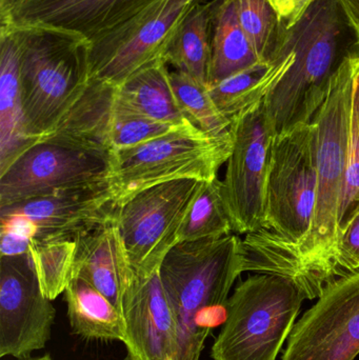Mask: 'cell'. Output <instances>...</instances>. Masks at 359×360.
<instances>
[{"label": "cell", "mask_w": 359, "mask_h": 360, "mask_svg": "<svg viewBox=\"0 0 359 360\" xmlns=\"http://www.w3.org/2000/svg\"><path fill=\"white\" fill-rule=\"evenodd\" d=\"M31 240L12 233L0 232L1 256H17L27 253Z\"/></svg>", "instance_id": "31"}, {"label": "cell", "mask_w": 359, "mask_h": 360, "mask_svg": "<svg viewBox=\"0 0 359 360\" xmlns=\"http://www.w3.org/2000/svg\"><path fill=\"white\" fill-rule=\"evenodd\" d=\"M0 222H1L0 232L12 233V234L30 239V240L37 236V224L22 214L0 215Z\"/></svg>", "instance_id": "30"}, {"label": "cell", "mask_w": 359, "mask_h": 360, "mask_svg": "<svg viewBox=\"0 0 359 360\" xmlns=\"http://www.w3.org/2000/svg\"><path fill=\"white\" fill-rule=\"evenodd\" d=\"M233 232L231 218L218 179L202 182L179 231V243L221 238Z\"/></svg>", "instance_id": "23"}, {"label": "cell", "mask_w": 359, "mask_h": 360, "mask_svg": "<svg viewBox=\"0 0 359 360\" xmlns=\"http://www.w3.org/2000/svg\"><path fill=\"white\" fill-rule=\"evenodd\" d=\"M359 52H348L332 76L324 103L312 122L316 130V191L313 224L299 245L270 230L242 240L247 270L294 281L307 300H315L334 281L339 218L351 141L352 110Z\"/></svg>", "instance_id": "1"}, {"label": "cell", "mask_w": 359, "mask_h": 360, "mask_svg": "<svg viewBox=\"0 0 359 360\" xmlns=\"http://www.w3.org/2000/svg\"><path fill=\"white\" fill-rule=\"evenodd\" d=\"M202 182L183 179L135 193L116 205L113 217L133 271H159L167 254L179 243V231Z\"/></svg>", "instance_id": "8"}, {"label": "cell", "mask_w": 359, "mask_h": 360, "mask_svg": "<svg viewBox=\"0 0 359 360\" xmlns=\"http://www.w3.org/2000/svg\"><path fill=\"white\" fill-rule=\"evenodd\" d=\"M316 130L299 124L272 141L266 184V230L299 245L311 231L315 212Z\"/></svg>", "instance_id": "7"}, {"label": "cell", "mask_w": 359, "mask_h": 360, "mask_svg": "<svg viewBox=\"0 0 359 360\" xmlns=\"http://www.w3.org/2000/svg\"><path fill=\"white\" fill-rule=\"evenodd\" d=\"M212 1L192 2L171 35L164 60L208 86Z\"/></svg>", "instance_id": "20"}, {"label": "cell", "mask_w": 359, "mask_h": 360, "mask_svg": "<svg viewBox=\"0 0 359 360\" xmlns=\"http://www.w3.org/2000/svg\"><path fill=\"white\" fill-rule=\"evenodd\" d=\"M155 0H13L0 1V25H40L86 38L100 37Z\"/></svg>", "instance_id": "14"}, {"label": "cell", "mask_w": 359, "mask_h": 360, "mask_svg": "<svg viewBox=\"0 0 359 360\" xmlns=\"http://www.w3.org/2000/svg\"><path fill=\"white\" fill-rule=\"evenodd\" d=\"M346 27L337 0H316L299 22L282 29L294 61L263 101L274 137L315 117L348 53H341Z\"/></svg>", "instance_id": "3"}, {"label": "cell", "mask_w": 359, "mask_h": 360, "mask_svg": "<svg viewBox=\"0 0 359 360\" xmlns=\"http://www.w3.org/2000/svg\"><path fill=\"white\" fill-rule=\"evenodd\" d=\"M238 20L261 61L270 63L282 27L269 0H235Z\"/></svg>", "instance_id": "26"}, {"label": "cell", "mask_w": 359, "mask_h": 360, "mask_svg": "<svg viewBox=\"0 0 359 360\" xmlns=\"http://www.w3.org/2000/svg\"><path fill=\"white\" fill-rule=\"evenodd\" d=\"M169 77L175 98L190 122L216 139L233 135L231 122L217 110L206 84L176 70L170 71Z\"/></svg>", "instance_id": "25"}, {"label": "cell", "mask_w": 359, "mask_h": 360, "mask_svg": "<svg viewBox=\"0 0 359 360\" xmlns=\"http://www.w3.org/2000/svg\"><path fill=\"white\" fill-rule=\"evenodd\" d=\"M116 194L111 181L56 191L0 207V215L22 214L38 226L37 238H72L113 217Z\"/></svg>", "instance_id": "15"}, {"label": "cell", "mask_w": 359, "mask_h": 360, "mask_svg": "<svg viewBox=\"0 0 359 360\" xmlns=\"http://www.w3.org/2000/svg\"><path fill=\"white\" fill-rule=\"evenodd\" d=\"M244 272L242 239L183 241L170 250L159 274L177 332L175 360H200L211 332L225 321L236 279Z\"/></svg>", "instance_id": "2"}, {"label": "cell", "mask_w": 359, "mask_h": 360, "mask_svg": "<svg viewBox=\"0 0 359 360\" xmlns=\"http://www.w3.org/2000/svg\"><path fill=\"white\" fill-rule=\"evenodd\" d=\"M348 27L353 32L359 46V0H337Z\"/></svg>", "instance_id": "32"}, {"label": "cell", "mask_w": 359, "mask_h": 360, "mask_svg": "<svg viewBox=\"0 0 359 360\" xmlns=\"http://www.w3.org/2000/svg\"><path fill=\"white\" fill-rule=\"evenodd\" d=\"M63 294L74 334L88 340L124 342L126 331L122 315L86 279L72 277Z\"/></svg>", "instance_id": "21"}, {"label": "cell", "mask_w": 359, "mask_h": 360, "mask_svg": "<svg viewBox=\"0 0 359 360\" xmlns=\"http://www.w3.org/2000/svg\"><path fill=\"white\" fill-rule=\"evenodd\" d=\"M19 360H53L50 355L46 354L44 356L36 357V359H31V357H25V359H20Z\"/></svg>", "instance_id": "33"}, {"label": "cell", "mask_w": 359, "mask_h": 360, "mask_svg": "<svg viewBox=\"0 0 359 360\" xmlns=\"http://www.w3.org/2000/svg\"><path fill=\"white\" fill-rule=\"evenodd\" d=\"M75 239L73 276L86 279L120 312L122 293L134 272L114 217Z\"/></svg>", "instance_id": "16"}, {"label": "cell", "mask_w": 359, "mask_h": 360, "mask_svg": "<svg viewBox=\"0 0 359 360\" xmlns=\"http://www.w3.org/2000/svg\"><path fill=\"white\" fill-rule=\"evenodd\" d=\"M192 0H155L129 20L90 41V78L122 86L164 61L171 35Z\"/></svg>", "instance_id": "9"}, {"label": "cell", "mask_w": 359, "mask_h": 360, "mask_svg": "<svg viewBox=\"0 0 359 360\" xmlns=\"http://www.w3.org/2000/svg\"><path fill=\"white\" fill-rule=\"evenodd\" d=\"M192 1H193V2H195V1H202V0H192Z\"/></svg>", "instance_id": "35"}, {"label": "cell", "mask_w": 359, "mask_h": 360, "mask_svg": "<svg viewBox=\"0 0 359 360\" xmlns=\"http://www.w3.org/2000/svg\"><path fill=\"white\" fill-rule=\"evenodd\" d=\"M232 147L233 135L216 139L190 122L147 143L114 152L110 181L116 202L172 180L216 179L219 168L231 155Z\"/></svg>", "instance_id": "6"}, {"label": "cell", "mask_w": 359, "mask_h": 360, "mask_svg": "<svg viewBox=\"0 0 359 360\" xmlns=\"http://www.w3.org/2000/svg\"><path fill=\"white\" fill-rule=\"evenodd\" d=\"M316 0H269L278 14L280 25L290 29L309 10Z\"/></svg>", "instance_id": "29"}, {"label": "cell", "mask_w": 359, "mask_h": 360, "mask_svg": "<svg viewBox=\"0 0 359 360\" xmlns=\"http://www.w3.org/2000/svg\"><path fill=\"white\" fill-rule=\"evenodd\" d=\"M167 65L160 61L145 68L116 86V95L122 105L138 115L164 124H185L190 120L175 98Z\"/></svg>", "instance_id": "22"}, {"label": "cell", "mask_w": 359, "mask_h": 360, "mask_svg": "<svg viewBox=\"0 0 359 360\" xmlns=\"http://www.w3.org/2000/svg\"><path fill=\"white\" fill-rule=\"evenodd\" d=\"M259 63L238 20L235 0H213L208 86Z\"/></svg>", "instance_id": "19"}, {"label": "cell", "mask_w": 359, "mask_h": 360, "mask_svg": "<svg viewBox=\"0 0 359 360\" xmlns=\"http://www.w3.org/2000/svg\"><path fill=\"white\" fill-rule=\"evenodd\" d=\"M359 355V271L331 281L295 323L282 360H354Z\"/></svg>", "instance_id": "12"}, {"label": "cell", "mask_w": 359, "mask_h": 360, "mask_svg": "<svg viewBox=\"0 0 359 360\" xmlns=\"http://www.w3.org/2000/svg\"><path fill=\"white\" fill-rule=\"evenodd\" d=\"M18 53L21 98L27 134L36 143L52 132L88 86L90 41L40 25H1Z\"/></svg>", "instance_id": "4"}, {"label": "cell", "mask_w": 359, "mask_h": 360, "mask_svg": "<svg viewBox=\"0 0 359 360\" xmlns=\"http://www.w3.org/2000/svg\"><path fill=\"white\" fill-rule=\"evenodd\" d=\"M359 271V210L339 232L334 255L335 278Z\"/></svg>", "instance_id": "28"}, {"label": "cell", "mask_w": 359, "mask_h": 360, "mask_svg": "<svg viewBox=\"0 0 359 360\" xmlns=\"http://www.w3.org/2000/svg\"><path fill=\"white\" fill-rule=\"evenodd\" d=\"M305 300L294 281L280 275L257 274L242 281L228 300L211 359L276 360Z\"/></svg>", "instance_id": "5"}, {"label": "cell", "mask_w": 359, "mask_h": 360, "mask_svg": "<svg viewBox=\"0 0 359 360\" xmlns=\"http://www.w3.org/2000/svg\"><path fill=\"white\" fill-rule=\"evenodd\" d=\"M293 61L294 53L280 35L270 63H257L208 86L211 98L221 115L232 124L251 108L265 101L270 91L289 71Z\"/></svg>", "instance_id": "17"}, {"label": "cell", "mask_w": 359, "mask_h": 360, "mask_svg": "<svg viewBox=\"0 0 359 360\" xmlns=\"http://www.w3.org/2000/svg\"><path fill=\"white\" fill-rule=\"evenodd\" d=\"M232 132L223 197L233 232L247 235L266 229V184L274 135L263 101L234 120Z\"/></svg>", "instance_id": "11"}, {"label": "cell", "mask_w": 359, "mask_h": 360, "mask_svg": "<svg viewBox=\"0 0 359 360\" xmlns=\"http://www.w3.org/2000/svg\"><path fill=\"white\" fill-rule=\"evenodd\" d=\"M359 210V70L356 76L352 110L351 141L349 160L346 170L339 211V230L341 232L350 218Z\"/></svg>", "instance_id": "27"}, {"label": "cell", "mask_w": 359, "mask_h": 360, "mask_svg": "<svg viewBox=\"0 0 359 360\" xmlns=\"http://www.w3.org/2000/svg\"><path fill=\"white\" fill-rule=\"evenodd\" d=\"M76 250V239L35 237L31 240L30 255L42 291L52 302L65 293L73 277Z\"/></svg>", "instance_id": "24"}, {"label": "cell", "mask_w": 359, "mask_h": 360, "mask_svg": "<svg viewBox=\"0 0 359 360\" xmlns=\"http://www.w3.org/2000/svg\"><path fill=\"white\" fill-rule=\"evenodd\" d=\"M0 1H13V0H0Z\"/></svg>", "instance_id": "34"}, {"label": "cell", "mask_w": 359, "mask_h": 360, "mask_svg": "<svg viewBox=\"0 0 359 360\" xmlns=\"http://www.w3.org/2000/svg\"><path fill=\"white\" fill-rule=\"evenodd\" d=\"M111 155L70 143L36 141L0 174V207L109 180Z\"/></svg>", "instance_id": "10"}, {"label": "cell", "mask_w": 359, "mask_h": 360, "mask_svg": "<svg viewBox=\"0 0 359 360\" xmlns=\"http://www.w3.org/2000/svg\"><path fill=\"white\" fill-rule=\"evenodd\" d=\"M33 143L23 113L16 42L10 29L0 27V174Z\"/></svg>", "instance_id": "18"}, {"label": "cell", "mask_w": 359, "mask_h": 360, "mask_svg": "<svg viewBox=\"0 0 359 360\" xmlns=\"http://www.w3.org/2000/svg\"><path fill=\"white\" fill-rule=\"evenodd\" d=\"M52 300L44 295L29 252L0 257V357L25 359L50 340Z\"/></svg>", "instance_id": "13"}]
</instances>
